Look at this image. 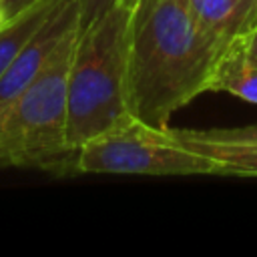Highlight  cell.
Masks as SVG:
<instances>
[{
  "mask_svg": "<svg viewBox=\"0 0 257 257\" xmlns=\"http://www.w3.org/2000/svg\"><path fill=\"white\" fill-rule=\"evenodd\" d=\"M223 52L201 30L189 0H133L126 100L133 116L171 128V116L209 92Z\"/></svg>",
  "mask_w": 257,
  "mask_h": 257,
  "instance_id": "1",
  "label": "cell"
},
{
  "mask_svg": "<svg viewBox=\"0 0 257 257\" xmlns=\"http://www.w3.org/2000/svg\"><path fill=\"white\" fill-rule=\"evenodd\" d=\"M131 8L133 0H124L78 30L68 68L66 120V141L74 153L84 141L131 114L126 100Z\"/></svg>",
  "mask_w": 257,
  "mask_h": 257,
  "instance_id": "2",
  "label": "cell"
},
{
  "mask_svg": "<svg viewBox=\"0 0 257 257\" xmlns=\"http://www.w3.org/2000/svg\"><path fill=\"white\" fill-rule=\"evenodd\" d=\"M78 26L46 58L0 124V167H28L50 173H74L66 141L68 68Z\"/></svg>",
  "mask_w": 257,
  "mask_h": 257,
  "instance_id": "3",
  "label": "cell"
},
{
  "mask_svg": "<svg viewBox=\"0 0 257 257\" xmlns=\"http://www.w3.org/2000/svg\"><path fill=\"white\" fill-rule=\"evenodd\" d=\"M74 173L189 177L215 175V167L181 145L171 128H157L128 114L76 149Z\"/></svg>",
  "mask_w": 257,
  "mask_h": 257,
  "instance_id": "4",
  "label": "cell"
},
{
  "mask_svg": "<svg viewBox=\"0 0 257 257\" xmlns=\"http://www.w3.org/2000/svg\"><path fill=\"white\" fill-rule=\"evenodd\" d=\"M78 26L76 2L62 0L34 38L24 46V50L12 60V64L0 74V124L14 106L16 98L24 92L30 80L44 66L46 58L60 44V40Z\"/></svg>",
  "mask_w": 257,
  "mask_h": 257,
  "instance_id": "5",
  "label": "cell"
},
{
  "mask_svg": "<svg viewBox=\"0 0 257 257\" xmlns=\"http://www.w3.org/2000/svg\"><path fill=\"white\" fill-rule=\"evenodd\" d=\"M207 38L225 52L245 42L257 26V0H189Z\"/></svg>",
  "mask_w": 257,
  "mask_h": 257,
  "instance_id": "6",
  "label": "cell"
},
{
  "mask_svg": "<svg viewBox=\"0 0 257 257\" xmlns=\"http://www.w3.org/2000/svg\"><path fill=\"white\" fill-rule=\"evenodd\" d=\"M209 92H229L245 102L257 104V64L249 60L245 42L233 44L219 56Z\"/></svg>",
  "mask_w": 257,
  "mask_h": 257,
  "instance_id": "7",
  "label": "cell"
},
{
  "mask_svg": "<svg viewBox=\"0 0 257 257\" xmlns=\"http://www.w3.org/2000/svg\"><path fill=\"white\" fill-rule=\"evenodd\" d=\"M181 145L203 155L215 167V175L257 177V145H229L211 143L191 137L185 128H171Z\"/></svg>",
  "mask_w": 257,
  "mask_h": 257,
  "instance_id": "8",
  "label": "cell"
},
{
  "mask_svg": "<svg viewBox=\"0 0 257 257\" xmlns=\"http://www.w3.org/2000/svg\"><path fill=\"white\" fill-rule=\"evenodd\" d=\"M60 2L62 0H38L0 28V74L24 50V46L34 38Z\"/></svg>",
  "mask_w": 257,
  "mask_h": 257,
  "instance_id": "9",
  "label": "cell"
},
{
  "mask_svg": "<svg viewBox=\"0 0 257 257\" xmlns=\"http://www.w3.org/2000/svg\"><path fill=\"white\" fill-rule=\"evenodd\" d=\"M191 137L211 141V143H229V145H257V124L237 126V128H185Z\"/></svg>",
  "mask_w": 257,
  "mask_h": 257,
  "instance_id": "10",
  "label": "cell"
},
{
  "mask_svg": "<svg viewBox=\"0 0 257 257\" xmlns=\"http://www.w3.org/2000/svg\"><path fill=\"white\" fill-rule=\"evenodd\" d=\"M74 2L78 14V30H84L92 22H96L102 14H106L110 8H114L124 0H74Z\"/></svg>",
  "mask_w": 257,
  "mask_h": 257,
  "instance_id": "11",
  "label": "cell"
},
{
  "mask_svg": "<svg viewBox=\"0 0 257 257\" xmlns=\"http://www.w3.org/2000/svg\"><path fill=\"white\" fill-rule=\"evenodd\" d=\"M34 2H38V0H0V10L4 12V16H6L8 22H10L16 14H20L24 8L32 6Z\"/></svg>",
  "mask_w": 257,
  "mask_h": 257,
  "instance_id": "12",
  "label": "cell"
},
{
  "mask_svg": "<svg viewBox=\"0 0 257 257\" xmlns=\"http://www.w3.org/2000/svg\"><path fill=\"white\" fill-rule=\"evenodd\" d=\"M245 50H247L249 60H253L257 64V26L253 28V32L249 34V38L245 40Z\"/></svg>",
  "mask_w": 257,
  "mask_h": 257,
  "instance_id": "13",
  "label": "cell"
}]
</instances>
